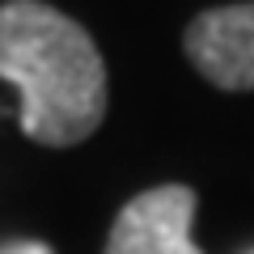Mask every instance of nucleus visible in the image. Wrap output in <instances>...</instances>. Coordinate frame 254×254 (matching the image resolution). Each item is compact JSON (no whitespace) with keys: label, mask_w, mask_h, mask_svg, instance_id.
I'll use <instances>...</instances> for the list:
<instances>
[{"label":"nucleus","mask_w":254,"mask_h":254,"mask_svg":"<svg viewBox=\"0 0 254 254\" xmlns=\"http://www.w3.org/2000/svg\"><path fill=\"white\" fill-rule=\"evenodd\" d=\"M250 254H254V250H250Z\"/></svg>","instance_id":"39448f33"},{"label":"nucleus","mask_w":254,"mask_h":254,"mask_svg":"<svg viewBox=\"0 0 254 254\" xmlns=\"http://www.w3.org/2000/svg\"><path fill=\"white\" fill-rule=\"evenodd\" d=\"M195 208L199 199L182 182L140 190L119 208L102 254H203L190 237Z\"/></svg>","instance_id":"f03ea898"},{"label":"nucleus","mask_w":254,"mask_h":254,"mask_svg":"<svg viewBox=\"0 0 254 254\" xmlns=\"http://www.w3.org/2000/svg\"><path fill=\"white\" fill-rule=\"evenodd\" d=\"M0 76L21 93V131L72 148L106 119V64L89 30L43 0L0 4Z\"/></svg>","instance_id":"f257e3e1"},{"label":"nucleus","mask_w":254,"mask_h":254,"mask_svg":"<svg viewBox=\"0 0 254 254\" xmlns=\"http://www.w3.org/2000/svg\"><path fill=\"white\" fill-rule=\"evenodd\" d=\"M0 254H51L43 242H17V246H9V250H0Z\"/></svg>","instance_id":"20e7f679"},{"label":"nucleus","mask_w":254,"mask_h":254,"mask_svg":"<svg viewBox=\"0 0 254 254\" xmlns=\"http://www.w3.org/2000/svg\"><path fill=\"white\" fill-rule=\"evenodd\" d=\"M187 60L216 89H254V4H220L203 9L182 34Z\"/></svg>","instance_id":"7ed1b4c3"}]
</instances>
